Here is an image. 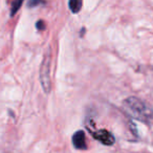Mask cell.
Returning a JSON list of instances; mask_svg holds the SVG:
<instances>
[{
  "label": "cell",
  "mask_w": 153,
  "mask_h": 153,
  "mask_svg": "<svg viewBox=\"0 0 153 153\" xmlns=\"http://www.w3.org/2000/svg\"><path fill=\"white\" fill-rule=\"evenodd\" d=\"M125 110L134 119L144 123H152L153 122V110L149 108L142 100L130 97L127 98L123 103Z\"/></svg>",
  "instance_id": "1"
},
{
  "label": "cell",
  "mask_w": 153,
  "mask_h": 153,
  "mask_svg": "<svg viewBox=\"0 0 153 153\" xmlns=\"http://www.w3.org/2000/svg\"><path fill=\"white\" fill-rule=\"evenodd\" d=\"M51 49L47 48L43 56L42 63L40 66V83L45 94H49L51 90Z\"/></svg>",
  "instance_id": "2"
},
{
  "label": "cell",
  "mask_w": 153,
  "mask_h": 153,
  "mask_svg": "<svg viewBox=\"0 0 153 153\" xmlns=\"http://www.w3.org/2000/svg\"><path fill=\"white\" fill-rule=\"evenodd\" d=\"M86 128H87L88 131L90 132L92 137L98 140V142H100L101 144L105 145V146H112V145L114 144L115 138H114V136L112 135V133H110V132L106 129L97 130L96 128H94V123L92 120L89 119L86 122Z\"/></svg>",
  "instance_id": "3"
},
{
  "label": "cell",
  "mask_w": 153,
  "mask_h": 153,
  "mask_svg": "<svg viewBox=\"0 0 153 153\" xmlns=\"http://www.w3.org/2000/svg\"><path fill=\"white\" fill-rule=\"evenodd\" d=\"M72 145L78 150H86L87 145H86V136L83 130H78L72 135Z\"/></svg>",
  "instance_id": "4"
},
{
  "label": "cell",
  "mask_w": 153,
  "mask_h": 153,
  "mask_svg": "<svg viewBox=\"0 0 153 153\" xmlns=\"http://www.w3.org/2000/svg\"><path fill=\"white\" fill-rule=\"evenodd\" d=\"M83 5V0H69L68 1V7H69L71 13L78 14L82 9Z\"/></svg>",
  "instance_id": "5"
},
{
  "label": "cell",
  "mask_w": 153,
  "mask_h": 153,
  "mask_svg": "<svg viewBox=\"0 0 153 153\" xmlns=\"http://www.w3.org/2000/svg\"><path fill=\"white\" fill-rule=\"evenodd\" d=\"M22 3H23V0H13L11 7V16H14L21 7Z\"/></svg>",
  "instance_id": "6"
},
{
  "label": "cell",
  "mask_w": 153,
  "mask_h": 153,
  "mask_svg": "<svg viewBox=\"0 0 153 153\" xmlns=\"http://www.w3.org/2000/svg\"><path fill=\"white\" fill-rule=\"evenodd\" d=\"M42 2V0H28V3H27V7H35L37 5L41 4Z\"/></svg>",
  "instance_id": "7"
}]
</instances>
